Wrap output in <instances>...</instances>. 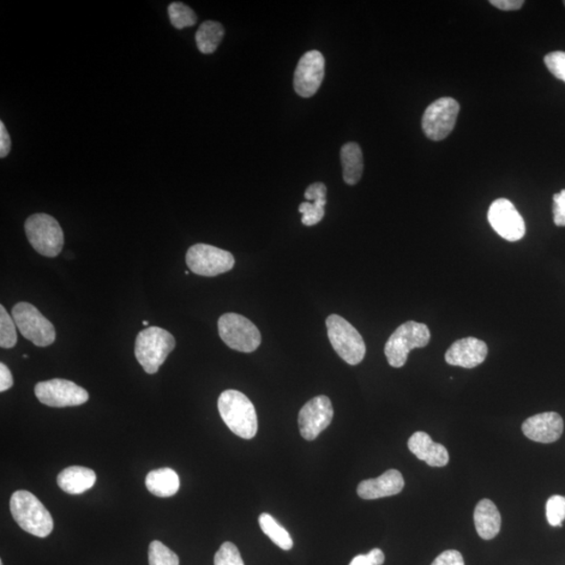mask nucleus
Listing matches in <instances>:
<instances>
[{
	"instance_id": "obj_1",
	"label": "nucleus",
	"mask_w": 565,
	"mask_h": 565,
	"mask_svg": "<svg viewBox=\"0 0 565 565\" xmlns=\"http://www.w3.org/2000/svg\"><path fill=\"white\" fill-rule=\"evenodd\" d=\"M218 410L222 420L234 435L250 440L258 432V417L255 405L239 390L227 389L218 399Z\"/></svg>"
},
{
	"instance_id": "obj_2",
	"label": "nucleus",
	"mask_w": 565,
	"mask_h": 565,
	"mask_svg": "<svg viewBox=\"0 0 565 565\" xmlns=\"http://www.w3.org/2000/svg\"><path fill=\"white\" fill-rule=\"evenodd\" d=\"M12 516L22 530L40 538L49 536L53 528V520L49 510L33 493L20 490L11 497Z\"/></svg>"
},
{
	"instance_id": "obj_3",
	"label": "nucleus",
	"mask_w": 565,
	"mask_h": 565,
	"mask_svg": "<svg viewBox=\"0 0 565 565\" xmlns=\"http://www.w3.org/2000/svg\"><path fill=\"white\" fill-rule=\"evenodd\" d=\"M176 341L167 330L149 327L138 333L135 341V357L148 374L158 373L169 354L176 348Z\"/></svg>"
},
{
	"instance_id": "obj_4",
	"label": "nucleus",
	"mask_w": 565,
	"mask_h": 565,
	"mask_svg": "<svg viewBox=\"0 0 565 565\" xmlns=\"http://www.w3.org/2000/svg\"><path fill=\"white\" fill-rule=\"evenodd\" d=\"M430 340V329L425 323L406 322L390 335L384 346V354L390 366L402 368L407 362L408 354L414 348L428 346Z\"/></svg>"
},
{
	"instance_id": "obj_5",
	"label": "nucleus",
	"mask_w": 565,
	"mask_h": 565,
	"mask_svg": "<svg viewBox=\"0 0 565 565\" xmlns=\"http://www.w3.org/2000/svg\"><path fill=\"white\" fill-rule=\"evenodd\" d=\"M326 326L329 340L339 356L351 365L362 363L366 348L363 336L357 330L338 315H329Z\"/></svg>"
},
{
	"instance_id": "obj_6",
	"label": "nucleus",
	"mask_w": 565,
	"mask_h": 565,
	"mask_svg": "<svg viewBox=\"0 0 565 565\" xmlns=\"http://www.w3.org/2000/svg\"><path fill=\"white\" fill-rule=\"evenodd\" d=\"M25 231L29 242L41 256L55 258L62 251L64 233L52 216L44 213L29 216Z\"/></svg>"
},
{
	"instance_id": "obj_7",
	"label": "nucleus",
	"mask_w": 565,
	"mask_h": 565,
	"mask_svg": "<svg viewBox=\"0 0 565 565\" xmlns=\"http://www.w3.org/2000/svg\"><path fill=\"white\" fill-rule=\"evenodd\" d=\"M12 315L23 338L32 341L35 346L47 347L55 342V327L32 304H16L12 309Z\"/></svg>"
},
{
	"instance_id": "obj_8",
	"label": "nucleus",
	"mask_w": 565,
	"mask_h": 565,
	"mask_svg": "<svg viewBox=\"0 0 565 565\" xmlns=\"http://www.w3.org/2000/svg\"><path fill=\"white\" fill-rule=\"evenodd\" d=\"M218 332L222 340L234 351L251 353L261 345L262 336L255 323L237 314L219 318Z\"/></svg>"
},
{
	"instance_id": "obj_9",
	"label": "nucleus",
	"mask_w": 565,
	"mask_h": 565,
	"mask_svg": "<svg viewBox=\"0 0 565 565\" xmlns=\"http://www.w3.org/2000/svg\"><path fill=\"white\" fill-rule=\"evenodd\" d=\"M185 261L191 272L202 276L225 274L234 266V258L230 251L203 243L191 246Z\"/></svg>"
},
{
	"instance_id": "obj_10",
	"label": "nucleus",
	"mask_w": 565,
	"mask_h": 565,
	"mask_svg": "<svg viewBox=\"0 0 565 565\" xmlns=\"http://www.w3.org/2000/svg\"><path fill=\"white\" fill-rule=\"evenodd\" d=\"M460 113V104L453 98H441L425 111L422 119L424 135L431 141H443L452 134Z\"/></svg>"
},
{
	"instance_id": "obj_11",
	"label": "nucleus",
	"mask_w": 565,
	"mask_h": 565,
	"mask_svg": "<svg viewBox=\"0 0 565 565\" xmlns=\"http://www.w3.org/2000/svg\"><path fill=\"white\" fill-rule=\"evenodd\" d=\"M35 395L41 404L51 407L78 406L89 399L86 389L59 378L36 384Z\"/></svg>"
},
{
	"instance_id": "obj_12",
	"label": "nucleus",
	"mask_w": 565,
	"mask_h": 565,
	"mask_svg": "<svg viewBox=\"0 0 565 565\" xmlns=\"http://www.w3.org/2000/svg\"><path fill=\"white\" fill-rule=\"evenodd\" d=\"M334 416L332 400L327 396H317L307 402L299 413L300 435L314 441L332 422Z\"/></svg>"
},
{
	"instance_id": "obj_13",
	"label": "nucleus",
	"mask_w": 565,
	"mask_h": 565,
	"mask_svg": "<svg viewBox=\"0 0 565 565\" xmlns=\"http://www.w3.org/2000/svg\"><path fill=\"white\" fill-rule=\"evenodd\" d=\"M490 225L498 234L508 242H519L524 238L526 225L513 203L504 198L491 204L488 212Z\"/></svg>"
},
{
	"instance_id": "obj_14",
	"label": "nucleus",
	"mask_w": 565,
	"mask_h": 565,
	"mask_svg": "<svg viewBox=\"0 0 565 565\" xmlns=\"http://www.w3.org/2000/svg\"><path fill=\"white\" fill-rule=\"evenodd\" d=\"M324 77V58L321 52L310 51L299 59L294 71L293 86L302 98H311L320 89Z\"/></svg>"
},
{
	"instance_id": "obj_15",
	"label": "nucleus",
	"mask_w": 565,
	"mask_h": 565,
	"mask_svg": "<svg viewBox=\"0 0 565 565\" xmlns=\"http://www.w3.org/2000/svg\"><path fill=\"white\" fill-rule=\"evenodd\" d=\"M563 419L561 414L549 412L535 414L522 423L524 435L530 440L550 444L561 438L563 432Z\"/></svg>"
},
{
	"instance_id": "obj_16",
	"label": "nucleus",
	"mask_w": 565,
	"mask_h": 565,
	"mask_svg": "<svg viewBox=\"0 0 565 565\" xmlns=\"http://www.w3.org/2000/svg\"><path fill=\"white\" fill-rule=\"evenodd\" d=\"M488 354V347L483 340L466 338L456 340L445 354V360L450 365L473 369L483 364Z\"/></svg>"
},
{
	"instance_id": "obj_17",
	"label": "nucleus",
	"mask_w": 565,
	"mask_h": 565,
	"mask_svg": "<svg viewBox=\"0 0 565 565\" xmlns=\"http://www.w3.org/2000/svg\"><path fill=\"white\" fill-rule=\"evenodd\" d=\"M404 488L405 479L401 472L389 469L380 478L363 480L357 487V493L363 500L371 501L399 495Z\"/></svg>"
},
{
	"instance_id": "obj_18",
	"label": "nucleus",
	"mask_w": 565,
	"mask_h": 565,
	"mask_svg": "<svg viewBox=\"0 0 565 565\" xmlns=\"http://www.w3.org/2000/svg\"><path fill=\"white\" fill-rule=\"evenodd\" d=\"M407 446L420 461H424L430 467H444L448 464L447 449L442 444L432 441L426 432H414L408 440Z\"/></svg>"
},
{
	"instance_id": "obj_19",
	"label": "nucleus",
	"mask_w": 565,
	"mask_h": 565,
	"mask_svg": "<svg viewBox=\"0 0 565 565\" xmlns=\"http://www.w3.org/2000/svg\"><path fill=\"white\" fill-rule=\"evenodd\" d=\"M97 482V474L92 469L82 466L65 468L58 474L57 483L60 488L69 495H82Z\"/></svg>"
},
{
	"instance_id": "obj_20",
	"label": "nucleus",
	"mask_w": 565,
	"mask_h": 565,
	"mask_svg": "<svg viewBox=\"0 0 565 565\" xmlns=\"http://www.w3.org/2000/svg\"><path fill=\"white\" fill-rule=\"evenodd\" d=\"M474 525L480 537L490 540L501 531L502 516L495 504L490 500L480 501L474 510Z\"/></svg>"
},
{
	"instance_id": "obj_21",
	"label": "nucleus",
	"mask_w": 565,
	"mask_h": 565,
	"mask_svg": "<svg viewBox=\"0 0 565 565\" xmlns=\"http://www.w3.org/2000/svg\"><path fill=\"white\" fill-rule=\"evenodd\" d=\"M146 487L155 496L170 497L178 492L180 479L173 469L160 468L147 474Z\"/></svg>"
},
{
	"instance_id": "obj_22",
	"label": "nucleus",
	"mask_w": 565,
	"mask_h": 565,
	"mask_svg": "<svg viewBox=\"0 0 565 565\" xmlns=\"http://www.w3.org/2000/svg\"><path fill=\"white\" fill-rule=\"evenodd\" d=\"M342 176L345 183L354 185L359 183L364 173V155L356 143H348L340 150Z\"/></svg>"
},
{
	"instance_id": "obj_23",
	"label": "nucleus",
	"mask_w": 565,
	"mask_h": 565,
	"mask_svg": "<svg viewBox=\"0 0 565 565\" xmlns=\"http://www.w3.org/2000/svg\"><path fill=\"white\" fill-rule=\"evenodd\" d=\"M224 36L225 29L221 23L213 20L204 21L196 33L198 50L206 55L213 53L218 49Z\"/></svg>"
},
{
	"instance_id": "obj_24",
	"label": "nucleus",
	"mask_w": 565,
	"mask_h": 565,
	"mask_svg": "<svg viewBox=\"0 0 565 565\" xmlns=\"http://www.w3.org/2000/svg\"><path fill=\"white\" fill-rule=\"evenodd\" d=\"M258 524L264 534L267 535L273 543L279 546L282 550L291 551L293 546V541L291 534L282 528L274 517L268 513H262L258 516Z\"/></svg>"
},
{
	"instance_id": "obj_25",
	"label": "nucleus",
	"mask_w": 565,
	"mask_h": 565,
	"mask_svg": "<svg viewBox=\"0 0 565 565\" xmlns=\"http://www.w3.org/2000/svg\"><path fill=\"white\" fill-rule=\"evenodd\" d=\"M172 26L178 29L193 27L197 22V15L193 10L183 3H173L168 9Z\"/></svg>"
},
{
	"instance_id": "obj_26",
	"label": "nucleus",
	"mask_w": 565,
	"mask_h": 565,
	"mask_svg": "<svg viewBox=\"0 0 565 565\" xmlns=\"http://www.w3.org/2000/svg\"><path fill=\"white\" fill-rule=\"evenodd\" d=\"M149 565H179V558L159 540L149 545Z\"/></svg>"
},
{
	"instance_id": "obj_27",
	"label": "nucleus",
	"mask_w": 565,
	"mask_h": 565,
	"mask_svg": "<svg viewBox=\"0 0 565 565\" xmlns=\"http://www.w3.org/2000/svg\"><path fill=\"white\" fill-rule=\"evenodd\" d=\"M17 344L16 323L4 306H0V347L14 348Z\"/></svg>"
},
{
	"instance_id": "obj_28",
	"label": "nucleus",
	"mask_w": 565,
	"mask_h": 565,
	"mask_svg": "<svg viewBox=\"0 0 565 565\" xmlns=\"http://www.w3.org/2000/svg\"><path fill=\"white\" fill-rule=\"evenodd\" d=\"M327 201L300 203L299 213L302 214V224L306 226H314L321 222L324 216V206Z\"/></svg>"
},
{
	"instance_id": "obj_29",
	"label": "nucleus",
	"mask_w": 565,
	"mask_h": 565,
	"mask_svg": "<svg viewBox=\"0 0 565 565\" xmlns=\"http://www.w3.org/2000/svg\"><path fill=\"white\" fill-rule=\"evenodd\" d=\"M546 520L552 527H561L565 520V496L553 495L546 502Z\"/></svg>"
},
{
	"instance_id": "obj_30",
	"label": "nucleus",
	"mask_w": 565,
	"mask_h": 565,
	"mask_svg": "<svg viewBox=\"0 0 565 565\" xmlns=\"http://www.w3.org/2000/svg\"><path fill=\"white\" fill-rule=\"evenodd\" d=\"M215 565H244L242 554L236 545L232 543L222 544L214 557Z\"/></svg>"
},
{
	"instance_id": "obj_31",
	"label": "nucleus",
	"mask_w": 565,
	"mask_h": 565,
	"mask_svg": "<svg viewBox=\"0 0 565 565\" xmlns=\"http://www.w3.org/2000/svg\"><path fill=\"white\" fill-rule=\"evenodd\" d=\"M546 68L554 75L557 79L565 82V53H550L545 58Z\"/></svg>"
},
{
	"instance_id": "obj_32",
	"label": "nucleus",
	"mask_w": 565,
	"mask_h": 565,
	"mask_svg": "<svg viewBox=\"0 0 565 565\" xmlns=\"http://www.w3.org/2000/svg\"><path fill=\"white\" fill-rule=\"evenodd\" d=\"M383 552L381 549L372 550L369 554L358 555L353 558V561L348 565H382L384 563Z\"/></svg>"
},
{
	"instance_id": "obj_33",
	"label": "nucleus",
	"mask_w": 565,
	"mask_h": 565,
	"mask_svg": "<svg viewBox=\"0 0 565 565\" xmlns=\"http://www.w3.org/2000/svg\"><path fill=\"white\" fill-rule=\"evenodd\" d=\"M554 207H553V213H554V222L557 226H565V190H562L561 193L555 194Z\"/></svg>"
},
{
	"instance_id": "obj_34",
	"label": "nucleus",
	"mask_w": 565,
	"mask_h": 565,
	"mask_svg": "<svg viewBox=\"0 0 565 565\" xmlns=\"http://www.w3.org/2000/svg\"><path fill=\"white\" fill-rule=\"evenodd\" d=\"M431 565H465V562L460 552L449 550L438 555Z\"/></svg>"
},
{
	"instance_id": "obj_35",
	"label": "nucleus",
	"mask_w": 565,
	"mask_h": 565,
	"mask_svg": "<svg viewBox=\"0 0 565 565\" xmlns=\"http://www.w3.org/2000/svg\"><path fill=\"white\" fill-rule=\"evenodd\" d=\"M327 188L323 183H315L308 186L305 192V198L309 202L327 201Z\"/></svg>"
},
{
	"instance_id": "obj_36",
	"label": "nucleus",
	"mask_w": 565,
	"mask_h": 565,
	"mask_svg": "<svg viewBox=\"0 0 565 565\" xmlns=\"http://www.w3.org/2000/svg\"><path fill=\"white\" fill-rule=\"evenodd\" d=\"M11 136L7 128H5L4 123L0 122V158H7L11 151Z\"/></svg>"
},
{
	"instance_id": "obj_37",
	"label": "nucleus",
	"mask_w": 565,
	"mask_h": 565,
	"mask_svg": "<svg viewBox=\"0 0 565 565\" xmlns=\"http://www.w3.org/2000/svg\"><path fill=\"white\" fill-rule=\"evenodd\" d=\"M14 381L12 373L8 366L4 364H0V392L4 393L13 387Z\"/></svg>"
},
{
	"instance_id": "obj_38",
	"label": "nucleus",
	"mask_w": 565,
	"mask_h": 565,
	"mask_svg": "<svg viewBox=\"0 0 565 565\" xmlns=\"http://www.w3.org/2000/svg\"><path fill=\"white\" fill-rule=\"evenodd\" d=\"M493 7L503 11L520 10L524 5V0H491Z\"/></svg>"
},
{
	"instance_id": "obj_39",
	"label": "nucleus",
	"mask_w": 565,
	"mask_h": 565,
	"mask_svg": "<svg viewBox=\"0 0 565 565\" xmlns=\"http://www.w3.org/2000/svg\"><path fill=\"white\" fill-rule=\"evenodd\" d=\"M143 326H148L149 322H148V321H143Z\"/></svg>"
},
{
	"instance_id": "obj_40",
	"label": "nucleus",
	"mask_w": 565,
	"mask_h": 565,
	"mask_svg": "<svg viewBox=\"0 0 565 565\" xmlns=\"http://www.w3.org/2000/svg\"><path fill=\"white\" fill-rule=\"evenodd\" d=\"M564 5H565V2H563Z\"/></svg>"
}]
</instances>
